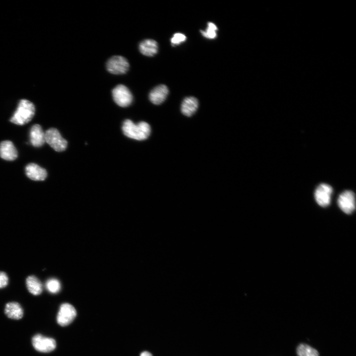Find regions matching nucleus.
<instances>
[{"label": "nucleus", "instance_id": "f257e3e1", "mask_svg": "<svg viewBox=\"0 0 356 356\" xmlns=\"http://www.w3.org/2000/svg\"><path fill=\"white\" fill-rule=\"evenodd\" d=\"M35 113V107L33 103L26 99H21L10 122L18 126L25 125L32 120Z\"/></svg>", "mask_w": 356, "mask_h": 356}, {"label": "nucleus", "instance_id": "f03ea898", "mask_svg": "<svg viewBox=\"0 0 356 356\" xmlns=\"http://www.w3.org/2000/svg\"><path fill=\"white\" fill-rule=\"evenodd\" d=\"M123 130L126 136L138 141L147 139L151 132V127L148 123L141 122L135 125L130 120L124 122Z\"/></svg>", "mask_w": 356, "mask_h": 356}, {"label": "nucleus", "instance_id": "7ed1b4c3", "mask_svg": "<svg viewBox=\"0 0 356 356\" xmlns=\"http://www.w3.org/2000/svg\"><path fill=\"white\" fill-rule=\"evenodd\" d=\"M114 101L119 106L128 107L132 102L133 95L129 89L124 85H118L112 91Z\"/></svg>", "mask_w": 356, "mask_h": 356}, {"label": "nucleus", "instance_id": "20e7f679", "mask_svg": "<svg viewBox=\"0 0 356 356\" xmlns=\"http://www.w3.org/2000/svg\"><path fill=\"white\" fill-rule=\"evenodd\" d=\"M129 64L128 60L121 56H113L108 60L106 63L107 71L112 74H126L129 71Z\"/></svg>", "mask_w": 356, "mask_h": 356}, {"label": "nucleus", "instance_id": "39448f33", "mask_svg": "<svg viewBox=\"0 0 356 356\" xmlns=\"http://www.w3.org/2000/svg\"><path fill=\"white\" fill-rule=\"evenodd\" d=\"M45 134V141L55 151L58 152L65 151L67 146V142L64 139L59 131L56 129H50Z\"/></svg>", "mask_w": 356, "mask_h": 356}, {"label": "nucleus", "instance_id": "423d86ee", "mask_svg": "<svg viewBox=\"0 0 356 356\" xmlns=\"http://www.w3.org/2000/svg\"><path fill=\"white\" fill-rule=\"evenodd\" d=\"M32 342L34 349L41 353H50L54 351L57 346L54 339L45 337L40 334L35 335L32 339Z\"/></svg>", "mask_w": 356, "mask_h": 356}, {"label": "nucleus", "instance_id": "0eeeda50", "mask_svg": "<svg viewBox=\"0 0 356 356\" xmlns=\"http://www.w3.org/2000/svg\"><path fill=\"white\" fill-rule=\"evenodd\" d=\"M76 315V311L72 305L63 304L57 315V322L62 326H67L73 321Z\"/></svg>", "mask_w": 356, "mask_h": 356}, {"label": "nucleus", "instance_id": "6e6552de", "mask_svg": "<svg viewBox=\"0 0 356 356\" xmlns=\"http://www.w3.org/2000/svg\"><path fill=\"white\" fill-rule=\"evenodd\" d=\"M340 208L346 214H351L356 208V200L354 193L350 191L342 193L338 199Z\"/></svg>", "mask_w": 356, "mask_h": 356}, {"label": "nucleus", "instance_id": "1a4fd4ad", "mask_svg": "<svg viewBox=\"0 0 356 356\" xmlns=\"http://www.w3.org/2000/svg\"><path fill=\"white\" fill-rule=\"evenodd\" d=\"M333 192L332 187L325 184L320 185L315 193V198L318 204L322 207L328 206L331 201Z\"/></svg>", "mask_w": 356, "mask_h": 356}, {"label": "nucleus", "instance_id": "9d476101", "mask_svg": "<svg viewBox=\"0 0 356 356\" xmlns=\"http://www.w3.org/2000/svg\"><path fill=\"white\" fill-rule=\"evenodd\" d=\"M18 156V151L13 143L10 141H5L0 143V157L8 161H13Z\"/></svg>", "mask_w": 356, "mask_h": 356}, {"label": "nucleus", "instance_id": "9b49d317", "mask_svg": "<svg viewBox=\"0 0 356 356\" xmlns=\"http://www.w3.org/2000/svg\"><path fill=\"white\" fill-rule=\"evenodd\" d=\"M27 176L33 181H44L47 177L46 169L35 163H30L26 167Z\"/></svg>", "mask_w": 356, "mask_h": 356}, {"label": "nucleus", "instance_id": "f8f14e48", "mask_svg": "<svg viewBox=\"0 0 356 356\" xmlns=\"http://www.w3.org/2000/svg\"><path fill=\"white\" fill-rule=\"evenodd\" d=\"M168 93L169 90L167 87L164 85H161L151 91L149 98L153 103L159 105L165 101Z\"/></svg>", "mask_w": 356, "mask_h": 356}, {"label": "nucleus", "instance_id": "ddd939ff", "mask_svg": "<svg viewBox=\"0 0 356 356\" xmlns=\"http://www.w3.org/2000/svg\"><path fill=\"white\" fill-rule=\"evenodd\" d=\"M31 142L35 147H41L45 143V134L41 127L38 125L33 126L30 132Z\"/></svg>", "mask_w": 356, "mask_h": 356}, {"label": "nucleus", "instance_id": "4468645a", "mask_svg": "<svg viewBox=\"0 0 356 356\" xmlns=\"http://www.w3.org/2000/svg\"><path fill=\"white\" fill-rule=\"evenodd\" d=\"M158 43L153 39H146L141 42L139 45V50L144 56L153 57L158 52Z\"/></svg>", "mask_w": 356, "mask_h": 356}, {"label": "nucleus", "instance_id": "2eb2a0df", "mask_svg": "<svg viewBox=\"0 0 356 356\" xmlns=\"http://www.w3.org/2000/svg\"><path fill=\"white\" fill-rule=\"evenodd\" d=\"M5 313L9 318L18 320L23 317L24 310L19 303L12 302L6 304Z\"/></svg>", "mask_w": 356, "mask_h": 356}, {"label": "nucleus", "instance_id": "dca6fc26", "mask_svg": "<svg viewBox=\"0 0 356 356\" xmlns=\"http://www.w3.org/2000/svg\"><path fill=\"white\" fill-rule=\"evenodd\" d=\"M198 107V101L196 98L193 97H188L182 103L181 111L184 115L190 117L196 111Z\"/></svg>", "mask_w": 356, "mask_h": 356}, {"label": "nucleus", "instance_id": "f3484780", "mask_svg": "<svg viewBox=\"0 0 356 356\" xmlns=\"http://www.w3.org/2000/svg\"><path fill=\"white\" fill-rule=\"evenodd\" d=\"M27 288L32 294L39 295L43 291V286L40 281L34 276H30L26 280Z\"/></svg>", "mask_w": 356, "mask_h": 356}, {"label": "nucleus", "instance_id": "a211bd4d", "mask_svg": "<svg viewBox=\"0 0 356 356\" xmlns=\"http://www.w3.org/2000/svg\"><path fill=\"white\" fill-rule=\"evenodd\" d=\"M296 354L297 356H320L318 350L304 343H301L297 347Z\"/></svg>", "mask_w": 356, "mask_h": 356}, {"label": "nucleus", "instance_id": "6ab92c4d", "mask_svg": "<svg viewBox=\"0 0 356 356\" xmlns=\"http://www.w3.org/2000/svg\"><path fill=\"white\" fill-rule=\"evenodd\" d=\"M48 291L53 294L58 293L61 289V285L59 280L52 278L48 280L46 284Z\"/></svg>", "mask_w": 356, "mask_h": 356}, {"label": "nucleus", "instance_id": "aec40b11", "mask_svg": "<svg viewBox=\"0 0 356 356\" xmlns=\"http://www.w3.org/2000/svg\"><path fill=\"white\" fill-rule=\"evenodd\" d=\"M218 30L215 24L209 23L208 28L205 32L201 31L202 35L208 39H214L217 36L216 31Z\"/></svg>", "mask_w": 356, "mask_h": 356}, {"label": "nucleus", "instance_id": "412c9836", "mask_svg": "<svg viewBox=\"0 0 356 356\" xmlns=\"http://www.w3.org/2000/svg\"><path fill=\"white\" fill-rule=\"evenodd\" d=\"M186 37L181 33H176L171 39V43L173 46L179 45L186 40Z\"/></svg>", "mask_w": 356, "mask_h": 356}, {"label": "nucleus", "instance_id": "4be33fe9", "mask_svg": "<svg viewBox=\"0 0 356 356\" xmlns=\"http://www.w3.org/2000/svg\"><path fill=\"white\" fill-rule=\"evenodd\" d=\"M9 278L7 275L3 272H0V289L7 286Z\"/></svg>", "mask_w": 356, "mask_h": 356}, {"label": "nucleus", "instance_id": "5701e85b", "mask_svg": "<svg viewBox=\"0 0 356 356\" xmlns=\"http://www.w3.org/2000/svg\"><path fill=\"white\" fill-rule=\"evenodd\" d=\"M140 356H153L152 355L148 352H144L141 353Z\"/></svg>", "mask_w": 356, "mask_h": 356}]
</instances>
